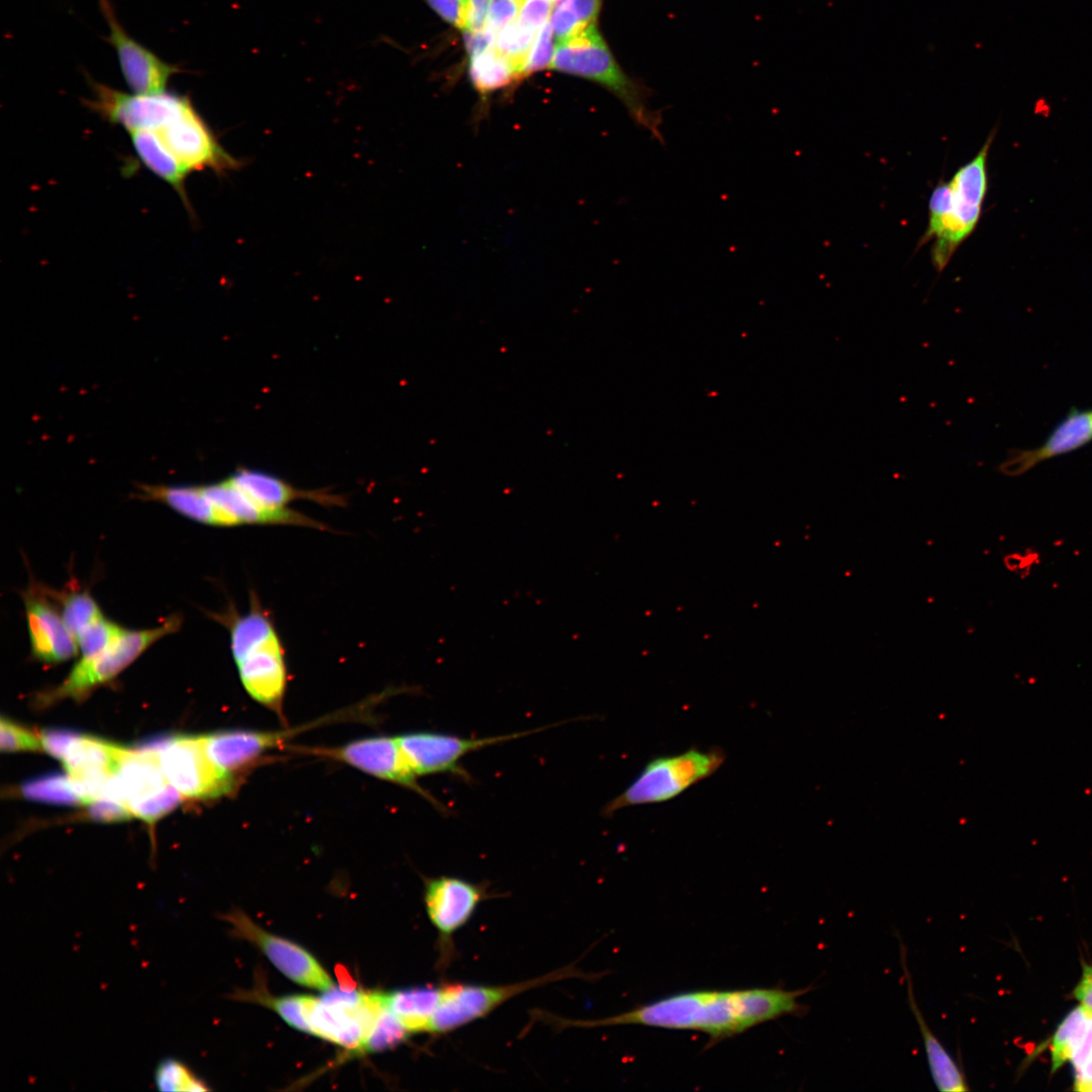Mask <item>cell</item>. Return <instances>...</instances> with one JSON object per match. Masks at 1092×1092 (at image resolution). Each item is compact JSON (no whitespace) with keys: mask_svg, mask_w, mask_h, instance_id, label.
Segmentation results:
<instances>
[{"mask_svg":"<svg viewBox=\"0 0 1092 1092\" xmlns=\"http://www.w3.org/2000/svg\"><path fill=\"white\" fill-rule=\"evenodd\" d=\"M127 749L106 741L78 735L63 758L72 778L114 775Z\"/></svg>","mask_w":1092,"mask_h":1092,"instance_id":"d4e9b609","label":"cell"},{"mask_svg":"<svg viewBox=\"0 0 1092 1092\" xmlns=\"http://www.w3.org/2000/svg\"><path fill=\"white\" fill-rule=\"evenodd\" d=\"M994 138L992 130L977 155L931 192L928 222L919 246L932 241L930 256L937 272L947 266L978 225L988 191V156Z\"/></svg>","mask_w":1092,"mask_h":1092,"instance_id":"3957f363","label":"cell"},{"mask_svg":"<svg viewBox=\"0 0 1092 1092\" xmlns=\"http://www.w3.org/2000/svg\"><path fill=\"white\" fill-rule=\"evenodd\" d=\"M1052 1071L1066 1062L1074 1071V1089L1092 1092V1011L1079 1005L1057 1027L1051 1042Z\"/></svg>","mask_w":1092,"mask_h":1092,"instance_id":"ac0fdd59","label":"cell"},{"mask_svg":"<svg viewBox=\"0 0 1092 1092\" xmlns=\"http://www.w3.org/2000/svg\"><path fill=\"white\" fill-rule=\"evenodd\" d=\"M725 759V752L718 746L708 750L692 747L654 757L621 794L606 803L601 814L609 818L627 807L669 801L714 775Z\"/></svg>","mask_w":1092,"mask_h":1092,"instance_id":"5b68a950","label":"cell"},{"mask_svg":"<svg viewBox=\"0 0 1092 1092\" xmlns=\"http://www.w3.org/2000/svg\"><path fill=\"white\" fill-rule=\"evenodd\" d=\"M429 6L448 23L465 29L464 0H426Z\"/></svg>","mask_w":1092,"mask_h":1092,"instance_id":"7bdbcfd3","label":"cell"},{"mask_svg":"<svg viewBox=\"0 0 1092 1092\" xmlns=\"http://www.w3.org/2000/svg\"><path fill=\"white\" fill-rule=\"evenodd\" d=\"M582 977L569 966L524 982L504 986L451 984L441 987L439 1005L432 1018L430 1032L446 1033L484 1017L510 998L532 988L557 980Z\"/></svg>","mask_w":1092,"mask_h":1092,"instance_id":"9c48e42d","label":"cell"},{"mask_svg":"<svg viewBox=\"0 0 1092 1092\" xmlns=\"http://www.w3.org/2000/svg\"><path fill=\"white\" fill-rule=\"evenodd\" d=\"M490 0H464L465 30H479L485 25Z\"/></svg>","mask_w":1092,"mask_h":1092,"instance_id":"ee69618b","label":"cell"},{"mask_svg":"<svg viewBox=\"0 0 1092 1092\" xmlns=\"http://www.w3.org/2000/svg\"><path fill=\"white\" fill-rule=\"evenodd\" d=\"M180 800V793L168 784L151 795L129 802L126 807L132 815L154 822L174 809Z\"/></svg>","mask_w":1092,"mask_h":1092,"instance_id":"836d02e7","label":"cell"},{"mask_svg":"<svg viewBox=\"0 0 1092 1092\" xmlns=\"http://www.w3.org/2000/svg\"><path fill=\"white\" fill-rule=\"evenodd\" d=\"M441 987H416L383 993L384 1005L410 1032L430 1031Z\"/></svg>","mask_w":1092,"mask_h":1092,"instance_id":"484cf974","label":"cell"},{"mask_svg":"<svg viewBox=\"0 0 1092 1092\" xmlns=\"http://www.w3.org/2000/svg\"><path fill=\"white\" fill-rule=\"evenodd\" d=\"M553 5L552 0H523L517 20L537 32L549 21Z\"/></svg>","mask_w":1092,"mask_h":1092,"instance_id":"ab89813d","label":"cell"},{"mask_svg":"<svg viewBox=\"0 0 1092 1092\" xmlns=\"http://www.w3.org/2000/svg\"><path fill=\"white\" fill-rule=\"evenodd\" d=\"M89 817L97 821L115 822L128 819L132 813L123 804L110 799H98L88 804Z\"/></svg>","mask_w":1092,"mask_h":1092,"instance_id":"60d3db41","label":"cell"},{"mask_svg":"<svg viewBox=\"0 0 1092 1092\" xmlns=\"http://www.w3.org/2000/svg\"><path fill=\"white\" fill-rule=\"evenodd\" d=\"M228 478L256 502L273 510L290 509L289 505L299 499L311 500L325 507L346 504L341 494L326 489H301L281 477L259 469L243 467Z\"/></svg>","mask_w":1092,"mask_h":1092,"instance_id":"ffe728a7","label":"cell"},{"mask_svg":"<svg viewBox=\"0 0 1092 1092\" xmlns=\"http://www.w3.org/2000/svg\"><path fill=\"white\" fill-rule=\"evenodd\" d=\"M553 33L549 21L535 34L532 47L523 68V78L552 65L554 51Z\"/></svg>","mask_w":1092,"mask_h":1092,"instance_id":"e575fe53","label":"cell"},{"mask_svg":"<svg viewBox=\"0 0 1092 1092\" xmlns=\"http://www.w3.org/2000/svg\"><path fill=\"white\" fill-rule=\"evenodd\" d=\"M235 935L257 945L271 963L295 983L328 991L334 988L330 975L304 948L280 936L265 931L244 912L233 910L224 915Z\"/></svg>","mask_w":1092,"mask_h":1092,"instance_id":"9a60e30c","label":"cell"},{"mask_svg":"<svg viewBox=\"0 0 1092 1092\" xmlns=\"http://www.w3.org/2000/svg\"><path fill=\"white\" fill-rule=\"evenodd\" d=\"M79 734L61 729L43 730L39 734L42 748L51 755L63 760L68 749Z\"/></svg>","mask_w":1092,"mask_h":1092,"instance_id":"b9f144b4","label":"cell"},{"mask_svg":"<svg viewBox=\"0 0 1092 1092\" xmlns=\"http://www.w3.org/2000/svg\"><path fill=\"white\" fill-rule=\"evenodd\" d=\"M216 619L229 631L232 656L247 694L281 714L288 670L285 648L272 615L251 590L244 613L230 606Z\"/></svg>","mask_w":1092,"mask_h":1092,"instance_id":"7a4b0ae2","label":"cell"},{"mask_svg":"<svg viewBox=\"0 0 1092 1092\" xmlns=\"http://www.w3.org/2000/svg\"><path fill=\"white\" fill-rule=\"evenodd\" d=\"M310 1033L360 1052L385 1008L382 992H353L332 988L320 998L301 996Z\"/></svg>","mask_w":1092,"mask_h":1092,"instance_id":"8992f818","label":"cell"},{"mask_svg":"<svg viewBox=\"0 0 1092 1092\" xmlns=\"http://www.w3.org/2000/svg\"><path fill=\"white\" fill-rule=\"evenodd\" d=\"M157 755L168 783L181 795L214 799L234 789V775L211 760L202 736L168 738Z\"/></svg>","mask_w":1092,"mask_h":1092,"instance_id":"30bf717a","label":"cell"},{"mask_svg":"<svg viewBox=\"0 0 1092 1092\" xmlns=\"http://www.w3.org/2000/svg\"><path fill=\"white\" fill-rule=\"evenodd\" d=\"M1092 440V410L1074 408L1054 429L1043 444L1034 449L1014 450L999 466L1008 476H1017L1038 463L1083 447Z\"/></svg>","mask_w":1092,"mask_h":1092,"instance_id":"d6986e66","label":"cell"},{"mask_svg":"<svg viewBox=\"0 0 1092 1092\" xmlns=\"http://www.w3.org/2000/svg\"><path fill=\"white\" fill-rule=\"evenodd\" d=\"M394 1014L386 1007L379 1014L360 1052H382L402 1042L408 1035Z\"/></svg>","mask_w":1092,"mask_h":1092,"instance_id":"1f68e13d","label":"cell"},{"mask_svg":"<svg viewBox=\"0 0 1092 1092\" xmlns=\"http://www.w3.org/2000/svg\"><path fill=\"white\" fill-rule=\"evenodd\" d=\"M548 727L478 738H467L433 731L407 732L397 737L413 770L418 777L450 774L469 782L471 780L469 772L460 764L465 755L487 746L541 732Z\"/></svg>","mask_w":1092,"mask_h":1092,"instance_id":"7c38bea8","label":"cell"},{"mask_svg":"<svg viewBox=\"0 0 1092 1092\" xmlns=\"http://www.w3.org/2000/svg\"><path fill=\"white\" fill-rule=\"evenodd\" d=\"M470 58L469 76L473 86L482 96L521 79L511 62L494 47Z\"/></svg>","mask_w":1092,"mask_h":1092,"instance_id":"4316f807","label":"cell"},{"mask_svg":"<svg viewBox=\"0 0 1092 1092\" xmlns=\"http://www.w3.org/2000/svg\"><path fill=\"white\" fill-rule=\"evenodd\" d=\"M495 35L486 27L479 30H465V42L470 57L494 47Z\"/></svg>","mask_w":1092,"mask_h":1092,"instance_id":"f6af8a7d","label":"cell"},{"mask_svg":"<svg viewBox=\"0 0 1092 1092\" xmlns=\"http://www.w3.org/2000/svg\"><path fill=\"white\" fill-rule=\"evenodd\" d=\"M900 959L906 982L908 1004L921 1033L927 1064L936 1088L940 1091H968L970 1088L964 1071L932 1032L918 1006L912 977L907 966L906 947L901 939Z\"/></svg>","mask_w":1092,"mask_h":1092,"instance_id":"7402d4cb","label":"cell"},{"mask_svg":"<svg viewBox=\"0 0 1092 1092\" xmlns=\"http://www.w3.org/2000/svg\"><path fill=\"white\" fill-rule=\"evenodd\" d=\"M57 601L64 621L75 639L90 625L105 616L88 590L57 592L49 588Z\"/></svg>","mask_w":1092,"mask_h":1092,"instance_id":"83f0119b","label":"cell"},{"mask_svg":"<svg viewBox=\"0 0 1092 1092\" xmlns=\"http://www.w3.org/2000/svg\"><path fill=\"white\" fill-rule=\"evenodd\" d=\"M22 599L33 658L41 663L57 664L76 656L78 644L49 587L31 583L22 593Z\"/></svg>","mask_w":1092,"mask_h":1092,"instance_id":"2e32d148","label":"cell"},{"mask_svg":"<svg viewBox=\"0 0 1092 1092\" xmlns=\"http://www.w3.org/2000/svg\"><path fill=\"white\" fill-rule=\"evenodd\" d=\"M154 1082L161 1091H207L206 1084L182 1061L162 1060L154 1073Z\"/></svg>","mask_w":1092,"mask_h":1092,"instance_id":"4dcf8cb0","label":"cell"},{"mask_svg":"<svg viewBox=\"0 0 1092 1092\" xmlns=\"http://www.w3.org/2000/svg\"><path fill=\"white\" fill-rule=\"evenodd\" d=\"M523 0H490L484 27L497 33L519 16Z\"/></svg>","mask_w":1092,"mask_h":1092,"instance_id":"f35d334b","label":"cell"},{"mask_svg":"<svg viewBox=\"0 0 1092 1092\" xmlns=\"http://www.w3.org/2000/svg\"><path fill=\"white\" fill-rule=\"evenodd\" d=\"M283 732L235 729L202 736L211 760L233 774L257 760L273 747L283 744Z\"/></svg>","mask_w":1092,"mask_h":1092,"instance_id":"44dd1931","label":"cell"},{"mask_svg":"<svg viewBox=\"0 0 1092 1092\" xmlns=\"http://www.w3.org/2000/svg\"><path fill=\"white\" fill-rule=\"evenodd\" d=\"M168 784L157 754L127 750L110 779L108 799L126 806L129 802L151 795Z\"/></svg>","mask_w":1092,"mask_h":1092,"instance_id":"603a6c76","label":"cell"},{"mask_svg":"<svg viewBox=\"0 0 1092 1092\" xmlns=\"http://www.w3.org/2000/svg\"><path fill=\"white\" fill-rule=\"evenodd\" d=\"M810 991V987L793 991L782 988L695 991L671 995L612 1017L593 1020L554 1017L551 1021L559 1027L637 1024L697 1030L716 1042L782 1016L804 1015L808 1007L798 999Z\"/></svg>","mask_w":1092,"mask_h":1092,"instance_id":"6da1fadb","label":"cell"},{"mask_svg":"<svg viewBox=\"0 0 1092 1092\" xmlns=\"http://www.w3.org/2000/svg\"><path fill=\"white\" fill-rule=\"evenodd\" d=\"M1074 997L1080 1002L1081 1005L1092 1011V966L1082 965V976L1077 983L1074 991Z\"/></svg>","mask_w":1092,"mask_h":1092,"instance_id":"bcb514c9","label":"cell"},{"mask_svg":"<svg viewBox=\"0 0 1092 1092\" xmlns=\"http://www.w3.org/2000/svg\"><path fill=\"white\" fill-rule=\"evenodd\" d=\"M21 793L25 798L39 802L62 805L87 804L70 776L49 775L30 780L22 785Z\"/></svg>","mask_w":1092,"mask_h":1092,"instance_id":"f1b7e54d","label":"cell"},{"mask_svg":"<svg viewBox=\"0 0 1092 1092\" xmlns=\"http://www.w3.org/2000/svg\"><path fill=\"white\" fill-rule=\"evenodd\" d=\"M552 33L558 40L567 38L587 28L578 19L569 0H564L554 11L549 21Z\"/></svg>","mask_w":1092,"mask_h":1092,"instance_id":"74e56055","label":"cell"},{"mask_svg":"<svg viewBox=\"0 0 1092 1092\" xmlns=\"http://www.w3.org/2000/svg\"><path fill=\"white\" fill-rule=\"evenodd\" d=\"M536 33L516 19L498 30L495 35V50L511 62L521 79Z\"/></svg>","mask_w":1092,"mask_h":1092,"instance_id":"f546056e","label":"cell"},{"mask_svg":"<svg viewBox=\"0 0 1092 1092\" xmlns=\"http://www.w3.org/2000/svg\"><path fill=\"white\" fill-rule=\"evenodd\" d=\"M344 762L367 775L407 788L430 802L440 813L447 815L449 809L419 785L397 736H370L355 739L335 747L309 750Z\"/></svg>","mask_w":1092,"mask_h":1092,"instance_id":"8fae6325","label":"cell"},{"mask_svg":"<svg viewBox=\"0 0 1092 1092\" xmlns=\"http://www.w3.org/2000/svg\"><path fill=\"white\" fill-rule=\"evenodd\" d=\"M153 131L158 133L165 146L189 173L210 170L222 175L242 166L241 161L228 153L219 144L193 103Z\"/></svg>","mask_w":1092,"mask_h":1092,"instance_id":"4fadbf2b","label":"cell"},{"mask_svg":"<svg viewBox=\"0 0 1092 1092\" xmlns=\"http://www.w3.org/2000/svg\"><path fill=\"white\" fill-rule=\"evenodd\" d=\"M125 630V627L103 616L76 638L81 657L102 651L116 641Z\"/></svg>","mask_w":1092,"mask_h":1092,"instance_id":"d6a6232c","label":"cell"},{"mask_svg":"<svg viewBox=\"0 0 1092 1092\" xmlns=\"http://www.w3.org/2000/svg\"><path fill=\"white\" fill-rule=\"evenodd\" d=\"M99 8L109 28L104 39L114 50L122 76L131 91L136 94L167 91L171 78L183 72L180 66L165 62L130 36L120 24L109 0H99Z\"/></svg>","mask_w":1092,"mask_h":1092,"instance_id":"5bb4252c","label":"cell"},{"mask_svg":"<svg viewBox=\"0 0 1092 1092\" xmlns=\"http://www.w3.org/2000/svg\"><path fill=\"white\" fill-rule=\"evenodd\" d=\"M133 149L142 163L155 175L167 182L179 195L182 202L192 212L186 192V178L189 171L165 146L157 132L136 130L130 132Z\"/></svg>","mask_w":1092,"mask_h":1092,"instance_id":"cb8c5ba5","label":"cell"},{"mask_svg":"<svg viewBox=\"0 0 1092 1092\" xmlns=\"http://www.w3.org/2000/svg\"><path fill=\"white\" fill-rule=\"evenodd\" d=\"M552 1H553L554 4H557V3L563 2L564 0H552Z\"/></svg>","mask_w":1092,"mask_h":1092,"instance_id":"7dc6e473","label":"cell"},{"mask_svg":"<svg viewBox=\"0 0 1092 1092\" xmlns=\"http://www.w3.org/2000/svg\"><path fill=\"white\" fill-rule=\"evenodd\" d=\"M181 624V617L172 615L156 627L136 630L126 628L116 641L102 651L81 657L67 677L41 698L47 702L83 698L117 676L156 642L177 632Z\"/></svg>","mask_w":1092,"mask_h":1092,"instance_id":"52a82bcc","label":"cell"},{"mask_svg":"<svg viewBox=\"0 0 1092 1092\" xmlns=\"http://www.w3.org/2000/svg\"><path fill=\"white\" fill-rule=\"evenodd\" d=\"M91 89L83 105L103 120L118 124L129 133L136 130H156L180 114L191 99L186 95L164 91L155 94H128L98 82L86 74Z\"/></svg>","mask_w":1092,"mask_h":1092,"instance_id":"ba28073f","label":"cell"},{"mask_svg":"<svg viewBox=\"0 0 1092 1092\" xmlns=\"http://www.w3.org/2000/svg\"><path fill=\"white\" fill-rule=\"evenodd\" d=\"M261 1002L274 1009L290 1026L310 1033L302 1011L301 996L263 997Z\"/></svg>","mask_w":1092,"mask_h":1092,"instance_id":"8d00e7d4","label":"cell"},{"mask_svg":"<svg viewBox=\"0 0 1092 1092\" xmlns=\"http://www.w3.org/2000/svg\"><path fill=\"white\" fill-rule=\"evenodd\" d=\"M0 731V747L2 751H37L42 749L39 736L9 720H1Z\"/></svg>","mask_w":1092,"mask_h":1092,"instance_id":"d590c367","label":"cell"},{"mask_svg":"<svg viewBox=\"0 0 1092 1092\" xmlns=\"http://www.w3.org/2000/svg\"><path fill=\"white\" fill-rule=\"evenodd\" d=\"M551 67L605 87L621 101L638 126L663 143L662 115L650 107V89L622 69L597 25L558 40Z\"/></svg>","mask_w":1092,"mask_h":1092,"instance_id":"277c9868","label":"cell"},{"mask_svg":"<svg viewBox=\"0 0 1092 1092\" xmlns=\"http://www.w3.org/2000/svg\"><path fill=\"white\" fill-rule=\"evenodd\" d=\"M484 896V886L457 877L441 876L426 882L425 904L443 939L445 961L452 935L467 923Z\"/></svg>","mask_w":1092,"mask_h":1092,"instance_id":"e0dca14e","label":"cell"}]
</instances>
